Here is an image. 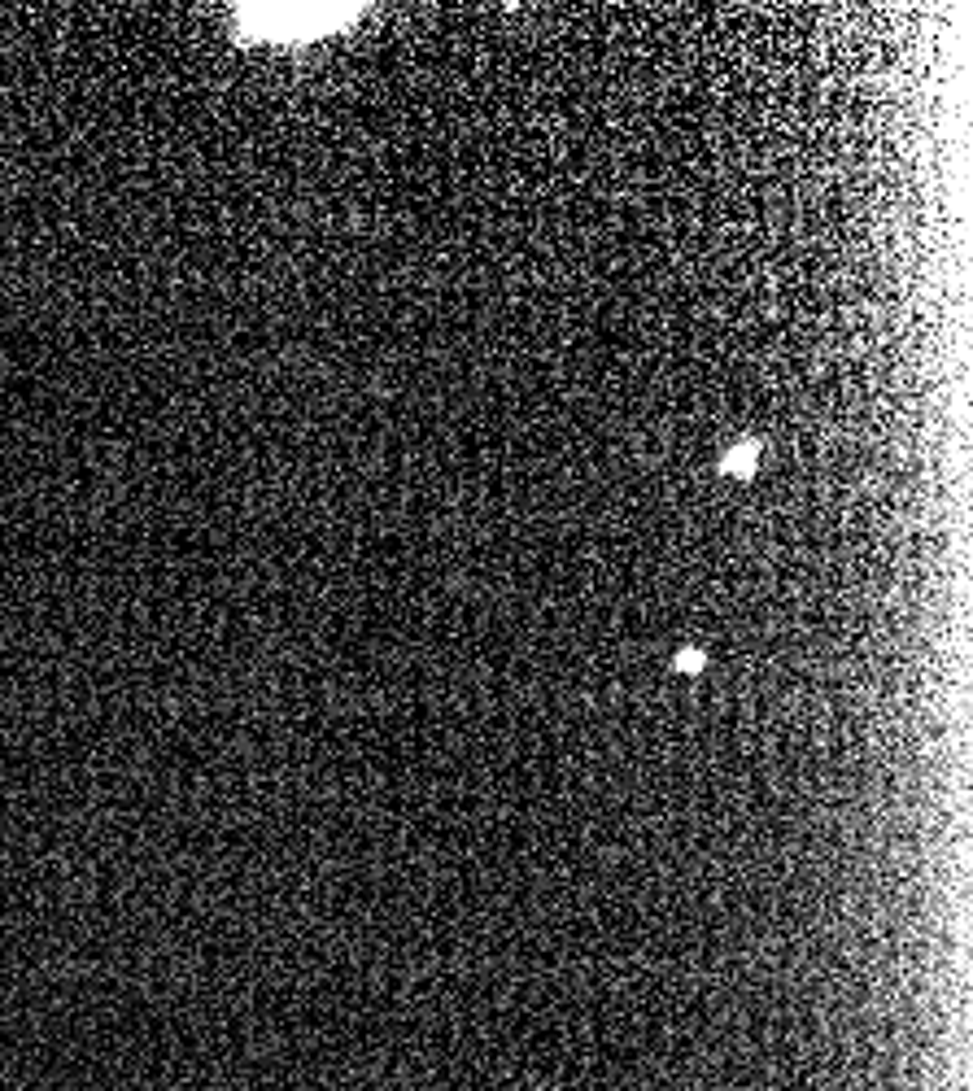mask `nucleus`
Returning <instances> with one entry per match:
<instances>
[{"label":"nucleus","instance_id":"2","mask_svg":"<svg viewBox=\"0 0 973 1091\" xmlns=\"http://www.w3.org/2000/svg\"><path fill=\"white\" fill-rule=\"evenodd\" d=\"M755 467H760V441L755 437H742L738 446H729L725 454H720V472L725 476H755Z\"/></svg>","mask_w":973,"mask_h":1091},{"label":"nucleus","instance_id":"3","mask_svg":"<svg viewBox=\"0 0 973 1091\" xmlns=\"http://www.w3.org/2000/svg\"><path fill=\"white\" fill-rule=\"evenodd\" d=\"M699 664H707L703 651H681V655H677V668H681V673H694Z\"/></svg>","mask_w":973,"mask_h":1091},{"label":"nucleus","instance_id":"1","mask_svg":"<svg viewBox=\"0 0 973 1091\" xmlns=\"http://www.w3.org/2000/svg\"><path fill=\"white\" fill-rule=\"evenodd\" d=\"M332 9H315V5H288V9H271V5H254V9H236V27L240 35H254V40H302V35H323L332 27H345V14L323 18Z\"/></svg>","mask_w":973,"mask_h":1091}]
</instances>
